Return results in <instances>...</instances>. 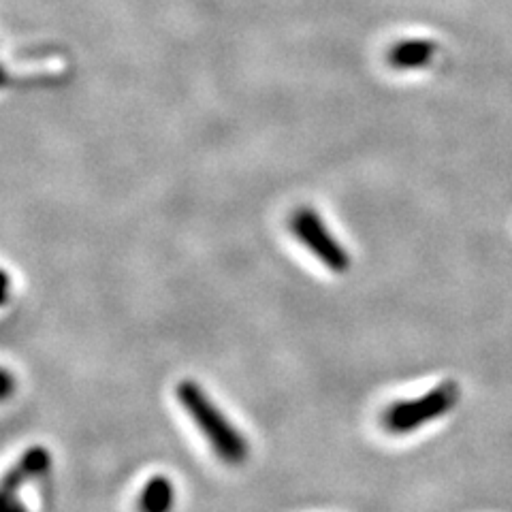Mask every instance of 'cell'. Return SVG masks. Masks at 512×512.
<instances>
[{"instance_id":"1","label":"cell","mask_w":512,"mask_h":512,"mask_svg":"<svg viewBox=\"0 0 512 512\" xmlns=\"http://www.w3.org/2000/svg\"><path fill=\"white\" fill-rule=\"evenodd\" d=\"M175 397L180 406L197 425L201 436L210 444L214 455L227 466H244L250 457L248 438L237 429L227 414H224L214 399L195 380H182L175 387Z\"/></svg>"},{"instance_id":"2","label":"cell","mask_w":512,"mask_h":512,"mask_svg":"<svg viewBox=\"0 0 512 512\" xmlns=\"http://www.w3.org/2000/svg\"><path fill=\"white\" fill-rule=\"evenodd\" d=\"M459 395L461 391L457 382L446 380L438 384V387L423 393L421 397L402 399V402L391 404L382 414V425L389 434L395 436L412 434V431L434 423L451 412L459 402Z\"/></svg>"},{"instance_id":"3","label":"cell","mask_w":512,"mask_h":512,"mask_svg":"<svg viewBox=\"0 0 512 512\" xmlns=\"http://www.w3.org/2000/svg\"><path fill=\"white\" fill-rule=\"evenodd\" d=\"M288 227H291L297 242L306 246L333 274H346L350 269L348 250L338 242V237L329 231L325 220L312 207H299L291 216Z\"/></svg>"},{"instance_id":"4","label":"cell","mask_w":512,"mask_h":512,"mask_svg":"<svg viewBox=\"0 0 512 512\" xmlns=\"http://www.w3.org/2000/svg\"><path fill=\"white\" fill-rule=\"evenodd\" d=\"M50 468L52 453L45 446H30L7 472L3 480V493H18L30 480L41 478L43 474L50 472Z\"/></svg>"},{"instance_id":"5","label":"cell","mask_w":512,"mask_h":512,"mask_svg":"<svg viewBox=\"0 0 512 512\" xmlns=\"http://www.w3.org/2000/svg\"><path fill=\"white\" fill-rule=\"evenodd\" d=\"M438 45L429 39H406L393 45L387 52V62L397 71L421 69L434 60Z\"/></svg>"},{"instance_id":"6","label":"cell","mask_w":512,"mask_h":512,"mask_svg":"<svg viewBox=\"0 0 512 512\" xmlns=\"http://www.w3.org/2000/svg\"><path fill=\"white\" fill-rule=\"evenodd\" d=\"M175 508V485L165 474L152 476L139 493V512H173Z\"/></svg>"},{"instance_id":"7","label":"cell","mask_w":512,"mask_h":512,"mask_svg":"<svg viewBox=\"0 0 512 512\" xmlns=\"http://www.w3.org/2000/svg\"><path fill=\"white\" fill-rule=\"evenodd\" d=\"M0 512H28V510L20 502L18 493H3V504H0Z\"/></svg>"},{"instance_id":"8","label":"cell","mask_w":512,"mask_h":512,"mask_svg":"<svg viewBox=\"0 0 512 512\" xmlns=\"http://www.w3.org/2000/svg\"><path fill=\"white\" fill-rule=\"evenodd\" d=\"M11 391H13V376L5 370L3 372V397L7 399L11 395Z\"/></svg>"}]
</instances>
